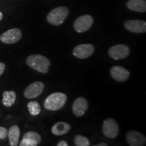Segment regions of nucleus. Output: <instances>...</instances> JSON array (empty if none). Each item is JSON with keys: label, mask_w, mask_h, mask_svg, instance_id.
<instances>
[{"label": "nucleus", "mask_w": 146, "mask_h": 146, "mask_svg": "<svg viewBox=\"0 0 146 146\" xmlns=\"http://www.w3.org/2000/svg\"><path fill=\"white\" fill-rule=\"evenodd\" d=\"M26 62L30 68L43 74L48 72L51 65L50 61L46 57L39 54L29 56L27 58Z\"/></svg>", "instance_id": "f257e3e1"}, {"label": "nucleus", "mask_w": 146, "mask_h": 146, "mask_svg": "<svg viewBox=\"0 0 146 146\" xmlns=\"http://www.w3.org/2000/svg\"><path fill=\"white\" fill-rule=\"evenodd\" d=\"M66 100L67 96L66 94L60 92L54 93L45 99L43 106L48 110L57 111L65 105Z\"/></svg>", "instance_id": "f03ea898"}, {"label": "nucleus", "mask_w": 146, "mask_h": 146, "mask_svg": "<svg viewBox=\"0 0 146 146\" xmlns=\"http://www.w3.org/2000/svg\"><path fill=\"white\" fill-rule=\"evenodd\" d=\"M69 10L66 7L60 6L52 10L47 16L49 23L55 26L62 25L68 16Z\"/></svg>", "instance_id": "7ed1b4c3"}, {"label": "nucleus", "mask_w": 146, "mask_h": 146, "mask_svg": "<svg viewBox=\"0 0 146 146\" xmlns=\"http://www.w3.org/2000/svg\"><path fill=\"white\" fill-rule=\"evenodd\" d=\"M102 131L106 137L114 139L116 138L119 133V127L116 120L113 118H108L104 121Z\"/></svg>", "instance_id": "20e7f679"}, {"label": "nucleus", "mask_w": 146, "mask_h": 146, "mask_svg": "<svg viewBox=\"0 0 146 146\" xmlns=\"http://www.w3.org/2000/svg\"><path fill=\"white\" fill-rule=\"evenodd\" d=\"M93 23H94V18L92 16L86 14L76 18L73 27L76 32L81 33L88 31L92 26Z\"/></svg>", "instance_id": "39448f33"}, {"label": "nucleus", "mask_w": 146, "mask_h": 146, "mask_svg": "<svg viewBox=\"0 0 146 146\" xmlns=\"http://www.w3.org/2000/svg\"><path fill=\"white\" fill-rule=\"evenodd\" d=\"M108 54L112 59L116 60H122L129 56L130 49L127 45L123 44L114 45L109 49Z\"/></svg>", "instance_id": "423d86ee"}, {"label": "nucleus", "mask_w": 146, "mask_h": 146, "mask_svg": "<svg viewBox=\"0 0 146 146\" xmlns=\"http://www.w3.org/2000/svg\"><path fill=\"white\" fill-rule=\"evenodd\" d=\"M45 85L43 82L36 81L29 85L24 92V96L27 99H33L41 95L44 90Z\"/></svg>", "instance_id": "0eeeda50"}, {"label": "nucleus", "mask_w": 146, "mask_h": 146, "mask_svg": "<svg viewBox=\"0 0 146 146\" xmlns=\"http://www.w3.org/2000/svg\"><path fill=\"white\" fill-rule=\"evenodd\" d=\"M22 37V32L19 29H9L0 35V40L6 44H13L17 43Z\"/></svg>", "instance_id": "6e6552de"}, {"label": "nucleus", "mask_w": 146, "mask_h": 146, "mask_svg": "<svg viewBox=\"0 0 146 146\" xmlns=\"http://www.w3.org/2000/svg\"><path fill=\"white\" fill-rule=\"evenodd\" d=\"M94 45L86 43V44H81L76 46L73 50L72 54L75 57L79 59H86L94 54Z\"/></svg>", "instance_id": "1a4fd4ad"}, {"label": "nucleus", "mask_w": 146, "mask_h": 146, "mask_svg": "<svg viewBox=\"0 0 146 146\" xmlns=\"http://www.w3.org/2000/svg\"><path fill=\"white\" fill-rule=\"evenodd\" d=\"M126 140L131 146H142L145 144L146 138L141 133L137 131H129L126 134Z\"/></svg>", "instance_id": "9d476101"}, {"label": "nucleus", "mask_w": 146, "mask_h": 146, "mask_svg": "<svg viewBox=\"0 0 146 146\" xmlns=\"http://www.w3.org/2000/svg\"><path fill=\"white\" fill-rule=\"evenodd\" d=\"M125 29L135 33H143L146 32L145 21L140 20H129L124 24Z\"/></svg>", "instance_id": "9b49d317"}, {"label": "nucleus", "mask_w": 146, "mask_h": 146, "mask_svg": "<svg viewBox=\"0 0 146 146\" xmlns=\"http://www.w3.org/2000/svg\"><path fill=\"white\" fill-rule=\"evenodd\" d=\"M88 102L84 98H76L73 102L72 104V111L74 114L78 117H81L85 114L86 111L88 109Z\"/></svg>", "instance_id": "f8f14e48"}, {"label": "nucleus", "mask_w": 146, "mask_h": 146, "mask_svg": "<svg viewBox=\"0 0 146 146\" xmlns=\"http://www.w3.org/2000/svg\"><path fill=\"white\" fill-rule=\"evenodd\" d=\"M110 74L114 80L119 82L127 81L130 76V72L127 69L119 66H115L111 68Z\"/></svg>", "instance_id": "ddd939ff"}, {"label": "nucleus", "mask_w": 146, "mask_h": 146, "mask_svg": "<svg viewBox=\"0 0 146 146\" xmlns=\"http://www.w3.org/2000/svg\"><path fill=\"white\" fill-rule=\"evenodd\" d=\"M127 8L129 10L137 12H145V0H129L127 3Z\"/></svg>", "instance_id": "4468645a"}, {"label": "nucleus", "mask_w": 146, "mask_h": 146, "mask_svg": "<svg viewBox=\"0 0 146 146\" xmlns=\"http://www.w3.org/2000/svg\"><path fill=\"white\" fill-rule=\"evenodd\" d=\"M70 130V125L64 122H59L53 126L52 132L55 135L60 136L66 134Z\"/></svg>", "instance_id": "2eb2a0df"}, {"label": "nucleus", "mask_w": 146, "mask_h": 146, "mask_svg": "<svg viewBox=\"0 0 146 146\" xmlns=\"http://www.w3.org/2000/svg\"><path fill=\"white\" fill-rule=\"evenodd\" d=\"M8 135L9 138V141L11 146L18 145L20 137V129L18 126L13 125L9 129Z\"/></svg>", "instance_id": "dca6fc26"}, {"label": "nucleus", "mask_w": 146, "mask_h": 146, "mask_svg": "<svg viewBox=\"0 0 146 146\" xmlns=\"http://www.w3.org/2000/svg\"><path fill=\"white\" fill-rule=\"evenodd\" d=\"M16 94L14 91H5L3 93L2 104L6 107H10L15 103Z\"/></svg>", "instance_id": "f3484780"}, {"label": "nucleus", "mask_w": 146, "mask_h": 146, "mask_svg": "<svg viewBox=\"0 0 146 146\" xmlns=\"http://www.w3.org/2000/svg\"><path fill=\"white\" fill-rule=\"evenodd\" d=\"M29 113L32 115V116H37L41 112V107H40L39 104L37 102L31 101L29 102L27 104Z\"/></svg>", "instance_id": "a211bd4d"}, {"label": "nucleus", "mask_w": 146, "mask_h": 146, "mask_svg": "<svg viewBox=\"0 0 146 146\" xmlns=\"http://www.w3.org/2000/svg\"><path fill=\"white\" fill-rule=\"evenodd\" d=\"M74 143L77 146H89L90 145L88 139L81 135H77L75 136Z\"/></svg>", "instance_id": "6ab92c4d"}, {"label": "nucleus", "mask_w": 146, "mask_h": 146, "mask_svg": "<svg viewBox=\"0 0 146 146\" xmlns=\"http://www.w3.org/2000/svg\"><path fill=\"white\" fill-rule=\"evenodd\" d=\"M23 137L31 139L36 141L38 144H39L41 141V135H40L39 134H38L37 133L33 132V131H31V132H27V133H25V135L23 136Z\"/></svg>", "instance_id": "aec40b11"}, {"label": "nucleus", "mask_w": 146, "mask_h": 146, "mask_svg": "<svg viewBox=\"0 0 146 146\" xmlns=\"http://www.w3.org/2000/svg\"><path fill=\"white\" fill-rule=\"evenodd\" d=\"M37 145L38 143L36 141L26 137H23L19 143L20 146H36Z\"/></svg>", "instance_id": "412c9836"}, {"label": "nucleus", "mask_w": 146, "mask_h": 146, "mask_svg": "<svg viewBox=\"0 0 146 146\" xmlns=\"http://www.w3.org/2000/svg\"><path fill=\"white\" fill-rule=\"evenodd\" d=\"M8 131L5 127H0V139H4L8 136Z\"/></svg>", "instance_id": "4be33fe9"}, {"label": "nucleus", "mask_w": 146, "mask_h": 146, "mask_svg": "<svg viewBox=\"0 0 146 146\" xmlns=\"http://www.w3.org/2000/svg\"><path fill=\"white\" fill-rule=\"evenodd\" d=\"M5 68V65L2 62H0V76L2 75L3 73L4 72Z\"/></svg>", "instance_id": "5701e85b"}, {"label": "nucleus", "mask_w": 146, "mask_h": 146, "mask_svg": "<svg viewBox=\"0 0 146 146\" xmlns=\"http://www.w3.org/2000/svg\"><path fill=\"white\" fill-rule=\"evenodd\" d=\"M58 146H68V143L65 141H60L57 143Z\"/></svg>", "instance_id": "b1692460"}, {"label": "nucleus", "mask_w": 146, "mask_h": 146, "mask_svg": "<svg viewBox=\"0 0 146 146\" xmlns=\"http://www.w3.org/2000/svg\"><path fill=\"white\" fill-rule=\"evenodd\" d=\"M107 143H101L100 144H98V145H96V146H107Z\"/></svg>", "instance_id": "393cba45"}, {"label": "nucleus", "mask_w": 146, "mask_h": 146, "mask_svg": "<svg viewBox=\"0 0 146 146\" xmlns=\"http://www.w3.org/2000/svg\"><path fill=\"white\" fill-rule=\"evenodd\" d=\"M2 18H3V14L0 12V21L2 20Z\"/></svg>", "instance_id": "a878e982"}]
</instances>
